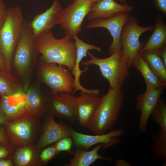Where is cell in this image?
I'll list each match as a JSON object with an SVG mask.
<instances>
[{
  "label": "cell",
  "mask_w": 166,
  "mask_h": 166,
  "mask_svg": "<svg viewBox=\"0 0 166 166\" xmlns=\"http://www.w3.org/2000/svg\"><path fill=\"white\" fill-rule=\"evenodd\" d=\"M130 17V12H121L107 19L97 18L91 20L86 28L88 29L103 27L107 29L113 38L108 53L112 55L121 49V34L124 26Z\"/></svg>",
  "instance_id": "9"
},
{
  "label": "cell",
  "mask_w": 166,
  "mask_h": 166,
  "mask_svg": "<svg viewBox=\"0 0 166 166\" xmlns=\"http://www.w3.org/2000/svg\"><path fill=\"white\" fill-rule=\"evenodd\" d=\"M5 129L9 138L13 141L23 143L31 137L32 124L31 122L25 118L20 119L5 124Z\"/></svg>",
  "instance_id": "21"
},
{
  "label": "cell",
  "mask_w": 166,
  "mask_h": 166,
  "mask_svg": "<svg viewBox=\"0 0 166 166\" xmlns=\"http://www.w3.org/2000/svg\"><path fill=\"white\" fill-rule=\"evenodd\" d=\"M6 144L0 143V159L4 158L8 155V151L5 146Z\"/></svg>",
  "instance_id": "34"
},
{
  "label": "cell",
  "mask_w": 166,
  "mask_h": 166,
  "mask_svg": "<svg viewBox=\"0 0 166 166\" xmlns=\"http://www.w3.org/2000/svg\"><path fill=\"white\" fill-rule=\"evenodd\" d=\"M124 133L123 128L111 130L102 134L95 135L85 134L79 132L71 127V136L74 141L75 147H81L88 150L91 146L103 143L102 148L106 149L121 142L119 137Z\"/></svg>",
  "instance_id": "12"
},
{
  "label": "cell",
  "mask_w": 166,
  "mask_h": 166,
  "mask_svg": "<svg viewBox=\"0 0 166 166\" xmlns=\"http://www.w3.org/2000/svg\"><path fill=\"white\" fill-rule=\"evenodd\" d=\"M38 53L36 37L29 22L24 20L12 61L17 74L21 79L26 91L29 86V78L32 65L36 60Z\"/></svg>",
  "instance_id": "3"
},
{
  "label": "cell",
  "mask_w": 166,
  "mask_h": 166,
  "mask_svg": "<svg viewBox=\"0 0 166 166\" xmlns=\"http://www.w3.org/2000/svg\"><path fill=\"white\" fill-rule=\"evenodd\" d=\"M133 9L132 6L126 3L120 4L115 0H100L96 2L87 15V19H107L120 13L130 12Z\"/></svg>",
  "instance_id": "16"
},
{
  "label": "cell",
  "mask_w": 166,
  "mask_h": 166,
  "mask_svg": "<svg viewBox=\"0 0 166 166\" xmlns=\"http://www.w3.org/2000/svg\"><path fill=\"white\" fill-rule=\"evenodd\" d=\"M26 92L22 81L12 73L0 69V95L10 96Z\"/></svg>",
  "instance_id": "22"
},
{
  "label": "cell",
  "mask_w": 166,
  "mask_h": 166,
  "mask_svg": "<svg viewBox=\"0 0 166 166\" xmlns=\"http://www.w3.org/2000/svg\"><path fill=\"white\" fill-rule=\"evenodd\" d=\"M0 125V143L7 144L8 137L5 130Z\"/></svg>",
  "instance_id": "33"
},
{
  "label": "cell",
  "mask_w": 166,
  "mask_h": 166,
  "mask_svg": "<svg viewBox=\"0 0 166 166\" xmlns=\"http://www.w3.org/2000/svg\"><path fill=\"white\" fill-rule=\"evenodd\" d=\"M124 93L122 89L110 86L100 101L88 128L95 134L105 133L114 127L123 107Z\"/></svg>",
  "instance_id": "2"
},
{
  "label": "cell",
  "mask_w": 166,
  "mask_h": 166,
  "mask_svg": "<svg viewBox=\"0 0 166 166\" xmlns=\"http://www.w3.org/2000/svg\"><path fill=\"white\" fill-rule=\"evenodd\" d=\"M8 122L7 117L0 106V125L5 124Z\"/></svg>",
  "instance_id": "36"
},
{
  "label": "cell",
  "mask_w": 166,
  "mask_h": 166,
  "mask_svg": "<svg viewBox=\"0 0 166 166\" xmlns=\"http://www.w3.org/2000/svg\"><path fill=\"white\" fill-rule=\"evenodd\" d=\"M140 53L152 70L165 88L166 67L160 57L159 50L148 51Z\"/></svg>",
  "instance_id": "23"
},
{
  "label": "cell",
  "mask_w": 166,
  "mask_h": 166,
  "mask_svg": "<svg viewBox=\"0 0 166 166\" xmlns=\"http://www.w3.org/2000/svg\"><path fill=\"white\" fill-rule=\"evenodd\" d=\"M153 26L152 34L140 53L160 50L166 46V25L161 14L157 16Z\"/></svg>",
  "instance_id": "20"
},
{
  "label": "cell",
  "mask_w": 166,
  "mask_h": 166,
  "mask_svg": "<svg viewBox=\"0 0 166 166\" xmlns=\"http://www.w3.org/2000/svg\"><path fill=\"white\" fill-rule=\"evenodd\" d=\"M153 30L154 26L139 25L134 17L130 16L126 21L121 33V47L125 57L131 65L132 61L143 47L139 40L140 35Z\"/></svg>",
  "instance_id": "8"
},
{
  "label": "cell",
  "mask_w": 166,
  "mask_h": 166,
  "mask_svg": "<svg viewBox=\"0 0 166 166\" xmlns=\"http://www.w3.org/2000/svg\"><path fill=\"white\" fill-rule=\"evenodd\" d=\"M74 43L77 48L76 58L75 65L72 73L76 79H79L81 74L86 71H81L80 69V63L83 58L87 57V52L89 50H95L99 52H101V48L97 46L86 43L81 39L77 35L73 38Z\"/></svg>",
  "instance_id": "25"
},
{
  "label": "cell",
  "mask_w": 166,
  "mask_h": 166,
  "mask_svg": "<svg viewBox=\"0 0 166 166\" xmlns=\"http://www.w3.org/2000/svg\"><path fill=\"white\" fill-rule=\"evenodd\" d=\"M12 162L9 160L5 159L4 158L0 159V166H12Z\"/></svg>",
  "instance_id": "39"
},
{
  "label": "cell",
  "mask_w": 166,
  "mask_h": 166,
  "mask_svg": "<svg viewBox=\"0 0 166 166\" xmlns=\"http://www.w3.org/2000/svg\"><path fill=\"white\" fill-rule=\"evenodd\" d=\"M58 153L54 145L44 149L42 152L40 156L42 161L46 164Z\"/></svg>",
  "instance_id": "30"
},
{
  "label": "cell",
  "mask_w": 166,
  "mask_h": 166,
  "mask_svg": "<svg viewBox=\"0 0 166 166\" xmlns=\"http://www.w3.org/2000/svg\"><path fill=\"white\" fill-rule=\"evenodd\" d=\"M71 40L64 37L56 39L50 30L36 37V46L44 61L64 65L72 71L75 64L77 48Z\"/></svg>",
  "instance_id": "1"
},
{
  "label": "cell",
  "mask_w": 166,
  "mask_h": 166,
  "mask_svg": "<svg viewBox=\"0 0 166 166\" xmlns=\"http://www.w3.org/2000/svg\"><path fill=\"white\" fill-rule=\"evenodd\" d=\"M24 20L22 10L19 6L10 7L0 29V52L4 58L7 71L10 73L13 57Z\"/></svg>",
  "instance_id": "5"
},
{
  "label": "cell",
  "mask_w": 166,
  "mask_h": 166,
  "mask_svg": "<svg viewBox=\"0 0 166 166\" xmlns=\"http://www.w3.org/2000/svg\"><path fill=\"white\" fill-rule=\"evenodd\" d=\"M25 94L26 114L24 117L30 118L38 114L43 115L47 113L48 110L49 97L45 98L33 85L29 86Z\"/></svg>",
  "instance_id": "17"
},
{
  "label": "cell",
  "mask_w": 166,
  "mask_h": 166,
  "mask_svg": "<svg viewBox=\"0 0 166 166\" xmlns=\"http://www.w3.org/2000/svg\"><path fill=\"white\" fill-rule=\"evenodd\" d=\"M62 10L59 2L55 0L50 8L35 16L29 22L35 36L50 31L54 26L59 24L62 17Z\"/></svg>",
  "instance_id": "13"
},
{
  "label": "cell",
  "mask_w": 166,
  "mask_h": 166,
  "mask_svg": "<svg viewBox=\"0 0 166 166\" xmlns=\"http://www.w3.org/2000/svg\"><path fill=\"white\" fill-rule=\"evenodd\" d=\"M7 9L2 0H0V29L2 26L7 14Z\"/></svg>",
  "instance_id": "32"
},
{
  "label": "cell",
  "mask_w": 166,
  "mask_h": 166,
  "mask_svg": "<svg viewBox=\"0 0 166 166\" xmlns=\"http://www.w3.org/2000/svg\"><path fill=\"white\" fill-rule=\"evenodd\" d=\"M142 74L146 83V87H164L161 82L152 70L143 59L140 53L134 57L131 63Z\"/></svg>",
  "instance_id": "24"
},
{
  "label": "cell",
  "mask_w": 166,
  "mask_h": 166,
  "mask_svg": "<svg viewBox=\"0 0 166 166\" xmlns=\"http://www.w3.org/2000/svg\"><path fill=\"white\" fill-rule=\"evenodd\" d=\"M96 2L89 0H73L62 10V17L59 24L64 30L65 38L72 40L82 29L85 18L90 12Z\"/></svg>",
  "instance_id": "7"
},
{
  "label": "cell",
  "mask_w": 166,
  "mask_h": 166,
  "mask_svg": "<svg viewBox=\"0 0 166 166\" xmlns=\"http://www.w3.org/2000/svg\"><path fill=\"white\" fill-rule=\"evenodd\" d=\"M164 89L163 87H146L144 92L138 95L136 108L141 113L138 125L140 132H146L148 119L157 106Z\"/></svg>",
  "instance_id": "11"
},
{
  "label": "cell",
  "mask_w": 166,
  "mask_h": 166,
  "mask_svg": "<svg viewBox=\"0 0 166 166\" xmlns=\"http://www.w3.org/2000/svg\"><path fill=\"white\" fill-rule=\"evenodd\" d=\"M153 144L151 147L152 157L166 161V133L159 130L152 135Z\"/></svg>",
  "instance_id": "26"
},
{
  "label": "cell",
  "mask_w": 166,
  "mask_h": 166,
  "mask_svg": "<svg viewBox=\"0 0 166 166\" xmlns=\"http://www.w3.org/2000/svg\"><path fill=\"white\" fill-rule=\"evenodd\" d=\"M126 0H119V1L121 3L124 2Z\"/></svg>",
  "instance_id": "40"
},
{
  "label": "cell",
  "mask_w": 166,
  "mask_h": 166,
  "mask_svg": "<svg viewBox=\"0 0 166 166\" xmlns=\"http://www.w3.org/2000/svg\"><path fill=\"white\" fill-rule=\"evenodd\" d=\"M32 155V151L28 148L23 147L19 149L14 156L16 165L18 166L27 165L30 161Z\"/></svg>",
  "instance_id": "28"
},
{
  "label": "cell",
  "mask_w": 166,
  "mask_h": 166,
  "mask_svg": "<svg viewBox=\"0 0 166 166\" xmlns=\"http://www.w3.org/2000/svg\"><path fill=\"white\" fill-rule=\"evenodd\" d=\"M90 0L93 2H96L100 0Z\"/></svg>",
  "instance_id": "41"
},
{
  "label": "cell",
  "mask_w": 166,
  "mask_h": 166,
  "mask_svg": "<svg viewBox=\"0 0 166 166\" xmlns=\"http://www.w3.org/2000/svg\"><path fill=\"white\" fill-rule=\"evenodd\" d=\"M71 127L64 123L56 122L53 116L49 114L45 120L43 131L39 140L38 148L45 147L63 137L71 136Z\"/></svg>",
  "instance_id": "15"
},
{
  "label": "cell",
  "mask_w": 166,
  "mask_h": 166,
  "mask_svg": "<svg viewBox=\"0 0 166 166\" xmlns=\"http://www.w3.org/2000/svg\"><path fill=\"white\" fill-rule=\"evenodd\" d=\"M70 137L65 136L57 141V143L54 146L59 153L62 151H65L69 153H72L73 142Z\"/></svg>",
  "instance_id": "29"
},
{
  "label": "cell",
  "mask_w": 166,
  "mask_h": 166,
  "mask_svg": "<svg viewBox=\"0 0 166 166\" xmlns=\"http://www.w3.org/2000/svg\"><path fill=\"white\" fill-rule=\"evenodd\" d=\"M160 57L166 67V46L159 50Z\"/></svg>",
  "instance_id": "35"
},
{
  "label": "cell",
  "mask_w": 166,
  "mask_h": 166,
  "mask_svg": "<svg viewBox=\"0 0 166 166\" xmlns=\"http://www.w3.org/2000/svg\"><path fill=\"white\" fill-rule=\"evenodd\" d=\"M100 93L81 91L79 96L76 97L78 107V121L80 126L88 128L99 104Z\"/></svg>",
  "instance_id": "14"
},
{
  "label": "cell",
  "mask_w": 166,
  "mask_h": 166,
  "mask_svg": "<svg viewBox=\"0 0 166 166\" xmlns=\"http://www.w3.org/2000/svg\"><path fill=\"white\" fill-rule=\"evenodd\" d=\"M151 116L153 121L159 125L160 130L166 133V103L165 100L160 98Z\"/></svg>",
  "instance_id": "27"
},
{
  "label": "cell",
  "mask_w": 166,
  "mask_h": 166,
  "mask_svg": "<svg viewBox=\"0 0 166 166\" xmlns=\"http://www.w3.org/2000/svg\"><path fill=\"white\" fill-rule=\"evenodd\" d=\"M103 143H100L92 150L88 151L84 148L78 147L72 152L73 156L69 160V163L65 164L66 166H89L96 161L100 160L112 162V157H104L98 154L99 151L102 148Z\"/></svg>",
  "instance_id": "19"
},
{
  "label": "cell",
  "mask_w": 166,
  "mask_h": 166,
  "mask_svg": "<svg viewBox=\"0 0 166 166\" xmlns=\"http://www.w3.org/2000/svg\"><path fill=\"white\" fill-rule=\"evenodd\" d=\"M0 69L2 70L6 71L7 70L6 68V64L4 58L0 52Z\"/></svg>",
  "instance_id": "38"
},
{
  "label": "cell",
  "mask_w": 166,
  "mask_h": 166,
  "mask_svg": "<svg viewBox=\"0 0 166 166\" xmlns=\"http://www.w3.org/2000/svg\"><path fill=\"white\" fill-rule=\"evenodd\" d=\"M153 4L164 16H166V0H154Z\"/></svg>",
  "instance_id": "31"
},
{
  "label": "cell",
  "mask_w": 166,
  "mask_h": 166,
  "mask_svg": "<svg viewBox=\"0 0 166 166\" xmlns=\"http://www.w3.org/2000/svg\"><path fill=\"white\" fill-rule=\"evenodd\" d=\"M87 54L90 59L82 62L81 65L87 67L92 65L98 66L110 86L114 89H122L123 83L129 75V69L132 66L122 49L106 58L97 57L89 51Z\"/></svg>",
  "instance_id": "4"
},
{
  "label": "cell",
  "mask_w": 166,
  "mask_h": 166,
  "mask_svg": "<svg viewBox=\"0 0 166 166\" xmlns=\"http://www.w3.org/2000/svg\"><path fill=\"white\" fill-rule=\"evenodd\" d=\"M38 65L41 80L50 89L52 94L62 92L73 94L75 89L74 79L65 66L48 62L41 57Z\"/></svg>",
  "instance_id": "6"
},
{
  "label": "cell",
  "mask_w": 166,
  "mask_h": 166,
  "mask_svg": "<svg viewBox=\"0 0 166 166\" xmlns=\"http://www.w3.org/2000/svg\"><path fill=\"white\" fill-rule=\"evenodd\" d=\"M0 107L9 121L24 117L26 114L25 93L1 96Z\"/></svg>",
  "instance_id": "18"
},
{
  "label": "cell",
  "mask_w": 166,
  "mask_h": 166,
  "mask_svg": "<svg viewBox=\"0 0 166 166\" xmlns=\"http://www.w3.org/2000/svg\"><path fill=\"white\" fill-rule=\"evenodd\" d=\"M50 114L74 123L78 121V107L76 97L72 93L62 92L49 97Z\"/></svg>",
  "instance_id": "10"
},
{
  "label": "cell",
  "mask_w": 166,
  "mask_h": 166,
  "mask_svg": "<svg viewBox=\"0 0 166 166\" xmlns=\"http://www.w3.org/2000/svg\"><path fill=\"white\" fill-rule=\"evenodd\" d=\"M116 166H131V165L126 160L122 159H118L115 161Z\"/></svg>",
  "instance_id": "37"
}]
</instances>
